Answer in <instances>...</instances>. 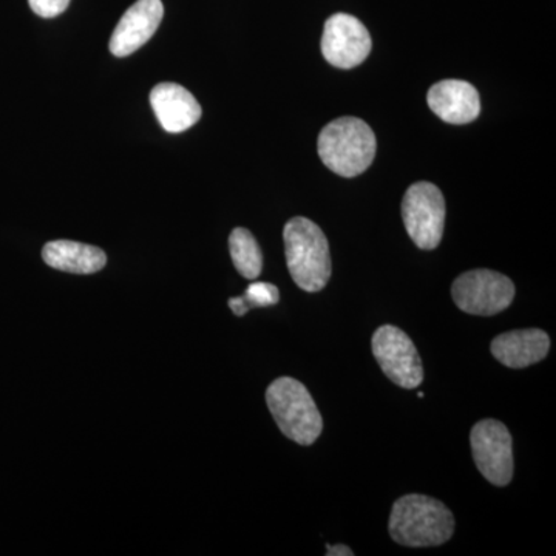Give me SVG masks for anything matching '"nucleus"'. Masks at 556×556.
<instances>
[{
	"instance_id": "obj_2",
	"label": "nucleus",
	"mask_w": 556,
	"mask_h": 556,
	"mask_svg": "<svg viewBox=\"0 0 556 556\" xmlns=\"http://www.w3.org/2000/svg\"><path fill=\"white\" fill-rule=\"evenodd\" d=\"M317 149L329 170L340 177L354 178L371 166L378 141L365 121L343 116L324 127L318 135Z\"/></svg>"
},
{
	"instance_id": "obj_11",
	"label": "nucleus",
	"mask_w": 556,
	"mask_h": 556,
	"mask_svg": "<svg viewBox=\"0 0 556 556\" xmlns=\"http://www.w3.org/2000/svg\"><path fill=\"white\" fill-rule=\"evenodd\" d=\"M150 105L161 127L169 134H181L201 118V105L189 90L179 84L163 83L150 91Z\"/></svg>"
},
{
	"instance_id": "obj_10",
	"label": "nucleus",
	"mask_w": 556,
	"mask_h": 556,
	"mask_svg": "<svg viewBox=\"0 0 556 556\" xmlns=\"http://www.w3.org/2000/svg\"><path fill=\"white\" fill-rule=\"evenodd\" d=\"M163 16L161 0H138L116 25L110 38V51L116 58L130 56L155 35Z\"/></svg>"
},
{
	"instance_id": "obj_4",
	"label": "nucleus",
	"mask_w": 556,
	"mask_h": 556,
	"mask_svg": "<svg viewBox=\"0 0 556 556\" xmlns=\"http://www.w3.org/2000/svg\"><path fill=\"white\" fill-rule=\"evenodd\" d=\"M270 415L281 433L300 445H313L324 430L316 402L302 382L278 378L266 390Z\"/></svg>"
},
{
	"instance_id": "obj_8",
	"label": "nucleus",
	"mask_w": 556,
	"mask_h": 556,
	"mask_svg": "<svg viewBox=\"0 0 556 556\" xmlns=\"http://www.w3.org/2000/svg\"><path fill=\"white\" fill-rule=\"evenodd\" d=\"M372 354L387 378L405 390H415L424 380L422 361L413 340L393 325H383L372 336Z\"/></svg>"
},
{
	"instance_id": "obj_9",
	"label": "nucleus",
	"mask_w": 556,
	"mask_h": 556,
	"mask_svg": "<svg viewBox=\"0 0 556 556\" xmlns=\"http://www.w3.org/2000/svg\"><path fill=\"white\" fill-rule=\"evenodd\" d=\"M371 36L357 17L338 13L325 22L321 53L338 68H354L371 53Z\"/></svg>"
},
{
	"instance_id": "obj_5",
	"label": "nucleus",
	"mask_w": 556,
	"mask_h": 556,
	"mask_svg": "<svg viewBox=\"0 0 556 556\" xmlns=\"http://www.w3.org/2000/svg\"><path fill=\"white\" fill-rule=\"evenodd\" d=\"M402 218L417 248L437 249L445 226V200L441 190L427 181L409 186L402 200Z\"/></svg>"
},
{
	"instance_id": "obj_18",
	"label": "nucleus",
	"mask_w": 556,
	"mask_h": 556,
	"mask_svg": "<svg viewBox=\"0 0 556 556\" xmlns=\"http://www.w3.org/2000/svg\"><path fill=\"white\" fill-rule=\"evenodd\" d=\"M327 555L328 556H354V552L351 551L350 547L342 546V544H338V546H327Z\"/></svg>"
},
{
	"instance_id": "obj_16",
	"label": "nucleus",
	"mask_w": 556,
	"mask_h": 556,
	"mask_svg": "<svg viewBox=\"0 0 556 556\" xmlns=\"http://www.w3.org/2000/svg\"><path fill=\"white\" fill-rule=\"evenodd\" d=\"M278 300H280V292L277 287L265 281H254L249 285L241 298L229 299L228 305L236 316L243 317L249 309L277 305Z\"/></svg>"
},
{
	"instance_id": "obj_13",
	"label": "nucleus",
	"mask_w": 556,
	"mask_h": 556,
	"mask_svg": "<svg viewBox=\"0 0 556 556\" xmlns=\"http://www.w3.org/2000/svg\"><path fill=\"white\" fill-rule=\"evenodd\" d=\"M490 348L497 362L508 368L521 369L546 358L551 338L543 329H515L497 336Z\"/></svg>"
},
{
	"instance_id": "obj_15",
	"label": "nucleus",
	"mask_w": 556,
	"mask_h": 556,
	"mask_svg": "<svg viewBox=\"0 0 556 556\" xmlns=\"http://www.w3.org/2000/svg\"><path fill=\"white\" fill-rule=\"evenodd\" d=\"M230 257L233 266L248 280H255L262 274L263 254L255 237L248 229L237 228L229 237Z\"/></svg>"
},
{
	"instance_id": "obj_7",
	"label": "nucleus",
	"mask_w": 556,
	"mask_h": 556,
	"mask_svg": "<svg viewBox=\"0 0 556 556\" xmlns=\"http://www.w3.org/2000/svg\"><path fill=\"white\" fill-rule=\"evenodd\" d=\"M471 453L482 477L496 486L510 484L514 478L511 434L503 422L484 419L471 428Z\"/></svg>"
},
{
	"instance_id": "obj_3",
	"label": "nucleus",
	"mask_w": 556,
	"mask_h": 556,
	"mask_svg": "<svg viewBox=\"0 0 556 556\" xmlns=\"http://www.w3.org/2000/svg\"><path fill=\"white\" fill-rule=\"evenodd\" d=\"M285 252L292 280L306 292H318L331 278L328 239L305 217L289 219L283 230Z\"/></svg>"
},
{
	"instance_id": "obj_14",
	"label": "nucleus",
	"mask_w": 556,
	"mask_h": 556,
	"mask_svg": "<svg viewBox=\"0 0 556 556\" xmlns=\"http://www.w3.org/2000/svg\"><path fill=\"white\" fill-rule=\"evenodd\" d=\"M42 258L50 268L80 276L98 273L108 263L102 249L72 240L50 241L42 249Z\"/></svg>"
},
{
	"instance_id": "obj_12",
	"label": "nucleus",
	"mask_w": 556,
	"mask_h": 556,
	"mask_svg": "<svg viewBox=\"0 0 556 556\" xmlns=\"http://www.w3.org/2000/svg\"><path fill=\"white\" fill-rule=\"evenodd\" d=\"M428 105L434 115L448 124H468L481 112L478 90L459 79L441 80L428 91Z\"/></svg>"
},
{
	"instance_id": "obj_1",
	"label": "nucleus",
	"mask_w": 556,
	"mask_h": 556,
	"mask_svg": "<svg viewBox=\"0 0 556 556\" xmlns=\"http://www.w3.org/2000/svg\"><path fill=\"white\" fill-rule=\"evenodd\" d=\"M388 530L401 546H441L455 533V517L434 497L407 495L394 503Z\"/></svg>"
},
{
	"instance_id": "obj_6",
	"label": "nucleus",
	"mask_w": 556,
	"mask_h": 556,
	"mask_svg": "<svg viewBox=\"0 0 556 556\" xmlns=\"http://www.w3.org/2000/svg\"><path fill=\"white\" fill-rule=\"evenodd\" d=\"M457 308L471 316H496L515 299L510 278L490 269H475L456 278L452 287Z\"/></svg>"
},
{
	"instance_id": "obj_17",
	"label": "nucleus",
	"mask_w": 556,
	"mask_h": 556,
	"mask_svg": "<svg viewBox=\"0 0 556 556\" xmlns=\"http://www.w3.org/2000/svg\"><path fill=\"white\" fill-rule=\"evenodd\" d=\"M28 3L38 16L50 20L64 13L68 9L70 0H28Z\"/></svg>"
}]
</instances>
